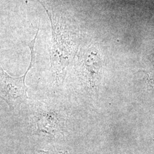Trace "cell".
<instances>
[{
	"label": "cell",
	"instance_id": "6da1fadb",
	"mask_svg": "<svg viewBox=\"0 0 154 154\" xmlns=\"http://www.w3.org/2000/svg\"><path fill=\"white\" fill-rule=\"evenodd\" d=\"M36 37L37 36H35L33 40L27 44L30 50L31 60L28 70L23 75L11 77L1 67V97L5 101L11 110L18 107L28 99V88L25 85V78L28 72L35 63L34 44Z\"/></svg>",
	"mask_w": 154,
	"mask_h": 154
}]
</instances>
